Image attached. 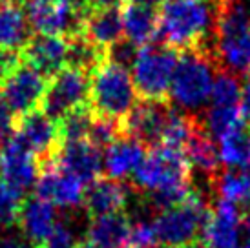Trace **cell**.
Listing matches in <instances>:
<instances>
[{
    "instance_id": "6da1fadb",
    "label": "cell",
    "mask_w": 250,
    "mask_h": 248,
    "mask_svg": "<svg viewBox=\"0 0 250 248\" xmlns=\"http://www.w3.org/2000/svg\"><path fill=\"white\" fill-rule=\"evenodd\" d=\"M215 4L207 0H167L159 9V37L175 51L208 48L205 42L214 31Z\"/></svg>"
},
{
    "instance_id": "7a4b0ae2",
    "label": "cell",
    "mask_w": 250,
    "mask_h": 248,
    "mask_svg": "<svg viewBox=\"0 0 250 248\" xmlns=\"http://www.w3.org/2000/svg\"><path fill=\"white\" fill-rule=\"evenodd\" d=\"M214 42L223 71L250 75V9L243 0H215Z\"/></svg>"
},
{
    "instance_id": "3957f363",
    "label": "cell",
    "mask_w": 250,
    "mask_h": 248,
    "mask_svg": "<svg viewBox=\"0 0 250 248\" xmlns=\"http://www.w3.org/2000/svg\"><path fill=\"white\" fill-rule=\"evenodd\" d=\"M137 91L126 66L106 59L90 73V104L95 117L123 123L133 110Z\"/></svg>"
},
{
    "instance_id": "277c9868",
    "label": "cell",
    "mask_w": 250,
    "mask_h": 248,
    "mask_svg": "<svg viewBox=\"0 0 250 248\" xmlns=\"http://www.w3.org/2000/svg\"><path fill=\"white\" fill-rule=\"evenodd\" d=\"M217 68L219 64L212 48L183 51L177 59L170 86V95L174 103L187 110L190 115L192 111L201 110L210 101L215 83L214 71Z\"/></svg>"
},
{
    "instance_id": "5b68a950",
    "label": "cell",
    "mask_w": 250,
    "mask_h": 248,
    "mask_svg": "<svg viewBox=\"0 0 250 248\" xmlns=\"http://www.w3.org/2000/svg\"><path fill=\"white\" fill-rule=\"evenodd\" d=\"M192 165L187 153L165 146H155L146 152L143 163L133 173L135 185L150 193L190 188Z\"/></svg>"
},
{
    "instance_id": "8992f818",
    "label": "cell",
    "mask_w": 250,
    "mask_h": 248,
    "mask_svg": "<svg viewBox=\"0 0 250 248\" xmlns=\"http://www.w3.org/2000/svg\"><path fill=\"white\" fill-rule=\"evenodd\" d=\"M177 59V51L165 44L146 46L137 51L132 64V79L141 101L168 103Z\"/></svg>"
},
{
    "instance_id": "52a82bcc",
    "label": "cell",
    "mask_w": 250,
    "mask_h": 248,
    "mask_svg": "<svg viewBox=\"0 0 250 248\" xmlns=\"http://www.w3.org/2000/svg\"><path fill=\"white\" fill-rule=\"evenodd\" d=\"M210 212L212 208L205 197L199 192L192 190L183 203L161 210L157 214V217L153 219L155 235L165 245L175 248L185 247L188 243L199 239L197 235L203 232Z\"/></svg>"
},
{
    "instance_id": "ba28073f",
    "label": "cell",
    "mask_w": 250,
    "mask_h": 248,
    "mask_svg": "<svg viewBox=\"0 0 250 248\" xmlns=\"http://www.w3.org/2000/svg\"><path fill=\"white\" fill-rule=\"evenodd\" d=\"M31 29L42 35L75 37L84 29L86 7L81 0H24Z\"/></svg>"
},
{
    "instance_id": "9c48e42d",
    "label": "cell",
    "mask_w": 250,
    "mask_h": 248,
    "mask_svg": "<svg viewBox=\"0 0 250 248\" xmlns=\"http://www.w3.org/2000/svg\"><path fill=\"white\" fill-rule=\"evenodd\" d=\"M90 101V73L66 66L48 83L42 99V110L53 121H61L70 111L88 106Z\"/></svg>"
},
{
    "instance_id": "30bf717a",
    "label": "cell",
    "mask_w": 250,
    "mask_h": 248,
    "mask_svg": "<svg viewBox=\"0 0 250 248\" xmlns=\"http://www.w3.org/2000/svg\"><path fill=\"white\" fill-rule=\"evenodd\" d=\"M245 123L241 108V86L229 71H217L214 90L210 95V106L207 110V130L215 139Z\"/></svg>"
},
{
    "instance_id": "8fae6325",
    "label": "cell",
    "mask_w": 250,
    "mask_h": 248,
    "mask_svg": "<svg viewBox=\"0 0 250 248\" xmlns=\"http://www.w3.org/2000/svg\"><path fill=\"white\" fill-rule=\"evenodd\" d=\"M15 135H19L22 143L35 153L41 168L55 163L61 150L59 126L42 108L17 119Z\"/></svg>"
},
{
    "instance_id": "7c38bea8",
    "label": "cell",
    "mask_w": 250,
    "mask_h": 248,
    "mask_svg": "<svg viewBox=\"0 0 250 248\" xmlns=\"http://www.w3.org/2000/svg\"><path fill=\"white\" fill-rule=\"evenodd\" d=\"M39 173V159L19 135L13 133L6 143L0 145V183L24 195L26 190L37 185Z\"/></svg>"
},
{
    "instance_id": "4fadbf2b",
    "label": "cell",
    "mask_w": 250,
    "mask_h": 248,
    "mask_svg": "<svg viewBox=\"0 0 250 248\" xmlns=\"http://www.w3.org/2000/svg\"><path fill=\"white\" fill-rule=\"evenodd\" d=\"M172 108L168 103L157 101H141L121 123L123 137H132L141 145L155 148L161 145L163 131L167 128Z\"/></svg>"
},
{
    "instance_id": "5bb4252c",
    "label": "cell",
    "mask_w": 250,
    "mask_h": 248,
    "mask_svg": "<svg viewBox=\"0 0 250 248\" xmlns=\"http://www.w3.org/2000/svg\"><path fill=\"white\" fill-rule=\"evenodd\" d=\"M48 83L49 79H46L33 66H29L28 62L22 61V64L11 73L6 83L0 84V88L19 119L21 115L41 108L42 99L48 90Z\"/></svg>"
},
{
    "instance_id": "9a60e30c",
    "label": "cell",
    "mask_w": 250,
    "mask_h": 248,
    "mask_svg": "<svg viewBox=\"0 0 250 248\" xmlns=\"http://www.w3.org/2000/svg\"><path fill=\"white\" fill-rule=\"evenodd\" d=\"M86 185L73 173L62 170L57 163L42 166L35 185V195L46 199L53 207L71 208L84 203Z\"/></svg>"
},
{
    "instance_id": "2e32d148",
    "label": "cell",
    "mask_w": 250,
    "mask_h": 248,
    "mask_svg": "<svg viewBox=\"0 0 250 248\" xmlns=\"http://www.w3.org/2000/svg\"><path fill=\"white\" fill-rule=\"evenodd\" d=\"M22 61L41 71L46 79L68 66V39L59 35L35 33L21 49Z\"/></svg>"
},
{
    "instance_id": "e0dca14e",
    "label": "cell",
    "mask_w": 250,
    "mask_h": 248,
    "mask_svg": "<svg viewBox=\"0 0 250 248\" xmlns=\"http://www.w3.org/2000/svg\"><path fill=\"white\" fill-rule=\"evenodd\" d=\"M243 215L239 207L217 199L203 228V239L212 248H239Z\"/></svg>"
},
{
    "instance_id": "ac0fdd59",
    "label": "cell",
    "mask_w": 250,
    "mask_h": 248,
    "mask_svg": "<svg viewBox=\"0 0 250 248\" xmlns=\"http://www.w3.org/2000/svg\"><path fill=\"white\" fill-rule=\"evenodd\" d=\"M101 150L93 146L90 141H77L66 143L61 146L55 163L62 170L73 173L75 177L83 181L84 185H91L101 177L104 168V159L101 157Z\"/></svg>"
},
{
    "instance_id": "d6986e66",
    "label": "cell",
    "mask_w": 250,
    "mask_h": 248,
    "mask_svg": "<svg viewBox=\"0 0 250 248\" xmlns=\"http://www.w3.org/2000/svg\"><path fill=\"white\" fill-rule=\"evenodd\" d=\"M121 17L125 39L137 49L152 46L159 37V11L155 7L121 0Z\"/></svg>"
},
{
    "instance_id": "ffe728a7",
    "label": "cell",
    "mask_w": 250,
    "mask_h": 248,
    "mask_svg": "<svg viewBox=\"0 0 250 248\" xmlns=\"http://www.w3.org/2000/svg\"><path fill=\"white\" fill-rule=\"evenodd\" d=\"M128 203V188L121 181L111 179L108 175H101L91 185L86 186L84 193V208L91 219L101 215L125 212Z\"/></svg>"
},
{
    "instance_id": "44dd1931",
    "label": "cell",
    "mask_w": 250,
    "mask_h": 248,
    "mask_svg": "<svg viewBox=\"0 0 250 248\" xmlns=\"http://www.w3.org/2000/svg\"><path fill=\"white\" fill-rule=\"evenodd\" d=\"M59 225L55 219V207L42 199L39 195H31L24 199L19 219V227L22 230V235L29 239L37 248H42L48 241L51 232Z\"/></svg>"
},
{
    "instance_id": "7402d4cb",
    "label": "cell",
    "mask_w": 250,
    "mask_h": 248,
    "mask_svg": "<svg viewBox=\"0 0 250 248\" xmlns=\"http://www.w3.org/2000/svg\"><path fill=\"white\" fill-rule=\"evenodd\" d=\"M83 35H86L91 42H95L99 48L110 51L111 46H115L117 42L125 39L121 7L110 6L97 7V9L86 7Z\"/></svg>"
},
{
    "instance_id": "603a6c76",
    "label": "cell",
    "mask_w": 250,
    "mask_h": 248,
    "mask_svg": "<svg viewBox=\"0 0 250 248\" xmlns=\"http://www.w3.org/2000/svg\"><path fill=\"white\" fill-rule=\"evenodd\" d=\"M146 155V146L132 137H119L104 150V172L111 179H125L135 173Z\"/></svg>"
},
{
    "instance_id": "cb8c5ba5",
    "label": "cell",
    "mask_w": 250,
    "mask_h": 248,
    "mask_svg": "<svg viewBox=\"0 0 250 248\" xmlns=\"http://www.w3.org/2000/svg\"><path fill=\"white\" fill-rule=\"evenodd\" d=\"M29 26L22 0H0V48L19 49L29 41Z\"/></svg>"
},
{
    "instance_id": "d4e9b609",
    "label": "cell",
    "mask_w": 250,
    "mask_h": 248,
    "mask_svg": "<svg viewBox=\"0 0 250 248\" xmlns=\"http://www.w3.org/2000/svg\"><path fill=\"white\" fill-rule=\"evenodd\" d=\"M132 227L130 217L125 212L101 215L91 219L88 239L99 248H128Z\"/></svg>"
},
{
    "instance_id": "484cf974",
    "label": "cell",
    "mask_w": 250,
    "mask_h": 248,
    "mask_svg": "<svg viewBox=\"0 0 250 248\" xmlns=\"http://www.w3.org/2000/svg\"><path fill=\"white\" fill-rule=\"evenodd\" d=\"M210 185L217 197L236 207L250 208V173L249 170H223L210 177Z\"/></svg>"
},
{
    "instance_id": "4316f807",
    "label": "cell",
    "mask_w": 250,
    "mask_h": 248,
    "mask_svg": "<svg viewBox=\"0 0 250 248\" xmlns=\"http://www.w3.org/2000/svg\"><path fill=\"white\" fill-rule=\"evenodd\" d=\"M190 165L197 166L199 170L208 173L210 177L219 172V165H221V157L215 148L214 141L210 137L208 130H205L201 123L195 126L192 137L188 141L187 148H185Z\"/></svg>"
},
{
    "instance_id": "83f0119b",
    "label": "cell",
    "mask_w": 250,
    "mask_h": 248,
    "mask_svg": "<svg viewBox=\"0 0 250 248\" xmlns=\"http://www.w3.org/2000/svg\"><path fill=\"white\" fill-rule=\"evenodd\" d=\"M221 163L237 170L250 168V124L243 123L219 139Z\"/></svg>"
},
{
    "instance_id": "f1b7e54d",
    "label": "cell",
    "mask_w": 250,
    "mask_h": 248,
    "mask_svg": "<svg viewBox=\"0 0 250 248\" xmlns=\"http://www.w3.org/2000/svg\"><path fill=\"white\" fill-rule=\"evenodd\" d=\"M108 59V51L99 48L86 35H75L68 39V66L91 73L99 64Z\"/></svg>"
},
{
    "instance_id": "f546056e",
    "label": "cell",
    "mask_w": 250,
    "mask_h": 248,
    "mask_svg": "<svg viewBox=\"0 0 250 248\" xmlns=\"http://www.w3.org/2000/svg\"><path fill=\"white\" fill-rule=\"evenodd\" d=\"M95 121V113L91 111L90 104L83 106L79 110L70 111L64 115L61 121H57L59 126V137H61V146L66 143H77V141H88L91 124Z\"/></svg>"
},
{
    "instance_id": "4dcf8cb0",
    "label": "cell",
    "mask_w": 250,
    "mask_h": 248,
    "mask_svg": "<svg viewBox=\"0 0 250 248\" xmlns=\"http://www.w3.org/2000/svg\"><path fill=\"white\" fill-rule=\"evenodd\" d=\"M22 205H24V195L0 183V228L19 225Z\"/></svg>"
},
{
    "instance_id": "1f68e13d",
    "label": "cell",
    "mask_w": 250,
    "mask_h": 248,
    "mask_svg": "<svg viewBox=\"0 0 250 248\" xmlns=\"http://www.w3.org/2000/svg\"><path fill=\"white\" fill-rule=\"evenodd\" d=\"M17 128V113L13 111L11 104L7 103L4 91L0 88V145L15 133Z\"/></svg>"
},
{
    "instance_id": "d6a6232c",
    "label": "cell",
    "mask_w": 250,
    "mask_h": 248,
    "mask_svg": "<svg viewBox=\"0 0 250 248\" xmlns=\"http://www.w3.org/2000/svg\"><path fill=\"white\" fill-rule=\"evenodd\" d=\"M155 228L153 223L139 221L132 227V235H130V248H152L155 245Z\"/></svg>"
},
{
    "instance_id": "836d02e7",
    "label": "cell",
    "mask_w": 250,
    "mask_h": 248,
    "mask_svg": "<svg viewBox=\"0 0 250 248\" xmlns=\"http://www.w3.org/2000/svg\"><path fill=\"white\" fill-rule=\"evenodd\" d=\"M22 64V55L19 49L0 48V84L6 83L15 69Z\"/></svg>"
},
{
    "instance_id": "e575fe53",
    "label": "cell",
    "mask_w": 250,
    "mask_h": 248,
    "mask_svg": "<svg viewBox=\"0 0 250 248\" xmlns=\"http://www.w3.org/2000/svg\"><path fill=\"white\" fill-rule=\"evenodd\" d=\"M75 245L77 243L73 239V234L70 232V228L59 223L42 248H75Z\"/></svg>"
},
{
    "instance_id": "d590c367",
    "label": "cell",
    "mask_w": 250,
    "mask_h": 248,
    "mask_svg": "<svg viewBox=\"0 0 250 248\" xmlns=\"http://www.w3.org/2000/svg\"><path fill=\"white\" fill-rule=\"evenodd\" d=\"M0 248H37L33 243L21 235H4L0 237Z\"/></svg>"
},
{
    "instance_id": "8d00e7d4",
    "label": "cell",
    "mask_w": 250,
    "mask_h": 248,
    "mask_svg": "<svg viewBox=\"0 0 250 248\" xmlns=\"http://www.w3.org/2000/svg\"><path fill=\"white\" fill-rule=\"evenodd\" d=\"M241 108H243L245 123L250 124V75L245 77L243 88H241Z\"/></svg>"
},
{
    "instance_id": "74e56055",
    "label": "cell",
    "mask_w": 250,
    "mask_h": 248,
    "mask_svg": "<svg viewBox=\"0 0 250 248\" xmlns=\"http://www.w3.org/2000/svg\"><path fill=\"white\" fill-rule=\"evenodd\" d=\"M119 0H81V4L88 9H97V7H110L115 6Z\"/></svg>"
},
{
    "instance_id": "f35d334b",
    "label": "cell",
    "mask_w": 250,
    "mask_h": 248,
    "mask_svg": "<svg viewBox=\"0 0 250 248\" xmlns=\"http://www.w3.org/2000/svg\"><path fill=\"white\" fill-rule=\"evenodd\" d=\"M181 248H212V247H210L205 239H195V241L188 243V245H185V247H181Z\"/></svg>"
},
{
    "instance_id": "ab89813d",
    "label": "cell",
    "mask_w": 250,
    "mask_h": 248,
    "mask_svg": "<svg viewBox=\"0 0 250 248\" xmlns=\"http://www.w3.org/2000/svg\"><path fill=\"white\" fill-rule=\"evenodd\" d=\"M130 2H137V4H145V6H163L167 0H130Z\"/></svg>"
},
{
    "instance_id": "60d3db41",
    "label": "cell",
    "mask_w": 250,
    "mask_h": 248,
    "mask_svg": "<svg viewBox=\"0 0 250 248\" xmlns=\"http://www.w3.org/2000/svg\"><path fill=\"white\" fill-rule=\"evenodd\" d=\"M75 248H99V247H95L93 243L90 241V239H84V241H79L75 245Z\"/></svg>"
},
{
    "instance_id": "b9f144b4",
    "label": "cell",
    "mask_w": 250,
    "mask_h": 248,
    "mask_svg": "<svg viewBox=\"0 0 250 248\" xmlns=\"http://www.w3.org/2000/svg\"><path fill=\"white\" fill-rule=\"evenodd\" d=\"M152 248H175V247H170V245H165V243H161V245H153Z\"/></svg>"
},
{
    "instance_id": "7bdbcfd3",
    "label": "cell",
    "mask_w": 250,
    "mask_h": 248,
    "mask_svg": "<svg viewBox=\"0 0 250 248\" xmlns=\"http://www.w3.org/2000/svg\"><path fill=\"white\" fill-rule=\"evenodd\" d=\"M245 4H247V6H250V0H243Z\"/></svg>"
},
{
    "instance_id": "ee69618b",
    "label": "cell",
    "mask_w": 250,
    "mask_h": 248,
    "mask_svg": "<svg viewBox=\"0 0 250 248\" xmlns=\"http://www.w3.org/2000/svg\"><path fill=\"white\" fill-rule=\"evenodd\" d=\"M22 2H24V0H22Z\"/></svg>"
},
{
    "instance_id": "f6af8a7d",
    "label": "cell",
    "mask_w": 250,
    "mask_h": 248,
    "mask_svg": "<svg viewBox=\"0 0 250 248\" xmlns=\"http://www.w3.org/2000/svg\"><path fill=\"white\" fill-rule=\"evenodd\" d=\"M128 248H130V247H128Z\"/></svg>"
}]
</instances>
